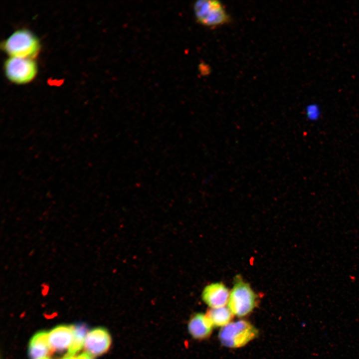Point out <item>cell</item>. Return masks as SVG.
<instances>
[{"instance_id":"52a82bcc","label":"cell","mask_w":359,"mask_h":359,"mask_svg":"<svg viewBox=\"0 0 359 359\" xmlns=\"http://www.w3.org/2000/svg\"><path fill=\"white\" fill-rule=\"evenodd\" d=\"M230 292L222 283L216 282L206 286L202 293V299L210 308L225 307L228 304Z\"/></svg>"},{"instance_id":"30bf717a","label":"cell","mask_w":359,"mask_h":359,"mask_svg":"<svg viewBox=\"0 0 359 359\" xmlns=\"http://www.w3.org/2000/svg\"><path fill=\"white\" fill-rule=\"evenodd\" d=\"M28 353L30 359L48 357L53 353L48 343L47 332H38L32 337L28 345Z\"/></svg>"},{"instance_id":"6da1fadb","label":"cell","mask_w":359,"mask_h":359,"mask_svg":"<svg viewBox=\"0 0 359 359\" xmlns=\"http://www.w3.org/2000/svg\"><path fill=\"white\" fill-rule=\"evenodd\" d=\"M258 302V296L250 285L240 276H236L227 304L233 315L239 318L245 317L254 310Z\"/></svg>"},{"instance_id":"5bb4252c","label":"cell","mask_w":359,"mask_h":359,"mask_svg":"<svg viewBox=\"0 0 359 359\" xmlns=\"http://www.w3.org/2000/svg\"><path fill=\"white\" fill-rule=\"evenodd\" d=\"M77 359H94L93 356L88 353H83L77 357Z\"/></svg>"},{"instance_id":"4fadbf2b","label":"cell","mask_w":359,"mask_h":359,"mask_svg":"<svg viewBox=\"0 0 359 359\" xmlns=\"http://www.w3.org/2000/svg\"><path fill=\"white\" fill-rule=\"evenodd\" d=\"M318 109L315 106H311L308 108V115L311 117V118H315L318 114Z\"/></svg>"},{"instance_id":"7a4b0ae2","label":"cell","mask_w":359,"mask_h":359,"mask_svg":"<svg viewBox=\"0 0 359 359\" xmlns=\"http://www.w3.org/2000/svg\"><path fill=\"white\" fill-rule=\"evenodd\" d=\"M2 48L9 57L34 59L40 51V45L32 32L19 29L4 41Z\"/></svg>"},{"instance_id":"ba28073f","label":"cell","mask_w":359,"mask_h":359,"mask_svg":"<svg viewBox=\"0 0 359 359\" xmlns=\"http://www.w3.org/2000/svg\"><path fill=\"white\" fill-rule=\"evenodd\" d=\"M72 325H59L48 333L50 347L54 352H62L70 348L73 340Z\"/></svg>"},{"instance_id":"2e32d148","label":"cell","mask_w":359,"mask_h":359,"mask_svg":"<svg viewBox=\"0 0 359 359\" xmlns=\"http://www.w3.org/2000/svg\"><path fill=\"white\" fill-rule=\"evenodd\" d=\"M49 359V358H48V357H45V358H41V359Z\"/></svg>"},{"instance_id":"3957f363","label":"cell","mask_w":359,"mask_h":359,"mask_svg":"<svg viewBox=\"0 0 359 359\" xmlns=\"http://www.w3.org/2000/svg\"><path fill=\"white\" fill-rule=\"evenodd\" d=\"M258 335V330L250 322L239 320L221 328L218 339L223 346L235 349L245 346Z\"/></svg>"},{"instance_id":"7c38bea8","label":"cell","mask_w":359,"mask_h":359,"mask_svg":"<svg viewBox=\"0 0 359 359\" xmlns=\"http://www.w3.org/2000/svg\"><path fill=\"white\" fill-rule=\"evenodd\" d=\"M73 329V340L68 349L67 354L74 356L82 348L85 338L88 333V328L85 323H78L72 325Z\"/></svg>"},{"instance_id":"8992f818","label":"cell","mask_w":359,"mask_h":359,"mask_svg":"<svg viewBox=\"0 0 359 359\" xmlns=\"http://www.w3.org/2000/svg\"><path fill=\"white\" fill-rule=\"evenodd\" d=\"M112 338L105 328L98 327L88 332L84 347L92 356H99L107 353L111 348Z\"/></svg>"},{"instance_id":"277c9868","label":"cell","mask_w":359,"mask_h":359,"mask_svg":"<svg viewBox=\"0 0 359 359\" xmlns=\"http://www.w3.org/2000/svg\"><path fill=\"white\" fill-rule=\"evenodd\" d=\"M193 9L196 21L208 27L222 25L230 20L223 5L218 0H197L194 2Z\"/></svg>"},{"instance_id":"5b68a950","label":"cell","mask_w":359,"mask_h":359,"mask_svg":"<svg viewBox=\"0 0 359 359\" xmlns=\"http://www.w3.org/2000/svg\"><path fill=\"white\" fill-rule=\"evenodd\" d=\"M4 70L10 81L17 84H24L35 78L37 66L34 59L9 57L4 62Z\"/></svg>"},{"instance_id":"8fae6325","label":"cell","mask_w":359,"mask_h":359,"mask_svg":"<svg viewBox=\"0 0 359 359\" xmlns=\"http://www.w3.org/2000/svg\"><path fill=\"white\" fill-rule=\"evenodd\" d=\"M213 327H223L229 324L233 315L226 306L210 308L206 313Z\"/></svg>"},{"instance_id":"9a60e30c","label":"cell","mask_w":359,"mask_h":359,"mask_svg":"<svg viewBox=\"0 0 359 359\" xmlns=\"http://www.w3.org/2000/svg\"><path fill=\"white\" fill-rule=\"evenodd\" d=\"M62 359H77V357L73 355H66Z\"/></svg>"},{"instance_id":"9c48e42d","label":"cell","mask_w":359,"mask_h":359,"mask_svg":"<svg viewBox=\"0 0 359 359\" xmlns=\"http://www.w3.org/2000/svg\"><path fill=\"white\" fill-rule=\"evenodd\" d=\"M213 326L206 314L196 313L191 315L187 323V330L191 337L201 341L208 338Z\"/></svg>"}]
</instances>
